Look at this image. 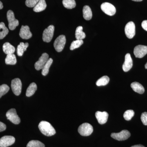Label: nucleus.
<instances>
[{
  "mask_svg": "<svg viewBox=\"0 0 147 147\" xmlns=\"http://www.w3.org/2000/svg\"><path fill=\"white\" fill-rule=\"evenodd\" d=\"M38 128L41 133L47 137H50L56 134L55 128L50 123L46 121H41L38 125Z\"/></svg>",
  "mask_w": 147,
  "mask_h": 147,
  "instance_id": "f257e3e1",
  "label": "nucleus"
},
{
  "mask_svg": "<svg viewBox=\"0 0 147 147\" xmlns=\"http://www.w3.org/2000/svg\"><path fill=\"white\" fill-rule=\"evenodd\" d=\"M78 130L82 136L86 137L92 134L93 131V128L90 123H85L79 126Z\"/></svg>",
  "mask_w": 147,
  "mask_h": 147,
  "instance_id": "f03ea898",
  "label": "nucleus"
},
{
  "mask_svg": "<svg viewBox=\"0 0 147 147\" xmlns=\"http://www.w3.org/2000/svg\"><path fill=\"white\" fill-rule=\"evenodd\" d=\"M7 16L8 21L9 28L11 30H15L16 27L19 25V21L15 18L13 11L11 10H9L7 11Z\"/></svg>",
  "mask_w": 147,
  "mask_h": 147,
  "instance_id": "7ed1b4c3",
  "label": "nucleus"
},
{
  "mask_svg": "<svg viewBox=\"0 0 147 147\" xmlns=\"http://www.w3.org/2000/svg\"><path fill=\"white\" fill-rule=\"evenodd\" d=\"M66 43L65 36L61 35L55 40L54 43L55 50L58 52H61L63 50Z\"/></svg>",
  "mask_w": 147,
  "mask_h": 147,
  "instance_id": "20e7f679",
  "label": "nucleus"
},
{
  "mask_svg": "<svg viewBox=\"0 0 147 147\" xmlns=\"http://www.w3.org/2000/svg\"><path fill=\"white\" fill-rule=\"evenodd\" d=\"M55 27L50 25L44 30L42 34V40L45 42H49L52 40L54 35Z\"/></svg>",
  "mask_w": 147,
  "mask_h": 147,
  "instance_id": "39448f33",
  "label": "nucleus"
},
{
  "mask_svg": "<svg viewBox=\"0 0 147 147\" xmlns=\"http://www.w3.org/2000/svg\"><path fill=\"white\" fill-rule=\"evenodd\" d=\"M6 116L7 119L14 124H18L21 122V119L17 115L16 110L14 108L9 110L6 114Z\"/></svg>",
  "mask_w": 147,
  "mask_h": 147,
  "instance_id": "423d86ee",
  "label": "nucleus"
},
{
  "mask_svg": "<svg viewBox=\"0 0 147 147\" xmlns=\"http://www.w3.org/2000/svg\"><path fill=\"white\" fill-rule=\"evenodd\" d=\"M101 10L109 16H112L115 14V7L112 4L109 3H104L100 6Z\"/></svg>",
  "mask_w": 147,
  "mask_h": 147,
  "instance_id": "0eeeda50",
  "label": "nucleus"
},
{
  "mask_svg": "<svg viewBox=\"0 0 147 147\" xmlns=\"http://www.w3.org/2000/svg\"><path fill=\"white\" fill-rule=\"evenodd\" d=\"M130 132L127 130H123L119 133H113L111 137L113 139L119 141H124L130 137Z\"/></svg>",
  "mask_w": 147,
  "mask_h": 147,
  "instance_id": "6e6552de",
  "label": "nucleus"
},
{
  "mask_svg": "<svg viewBox=\"0 0 147 147\" xmlns=\"http://www.w3.org/2000/svg\"><path fill=\"white\" fill-rule=\"evenodd\" d=\"M22 86L21 80L18 78L13 79L11 81V89L14 94L16 96H18L21 94Z\"/></svg>",
  "mask_w": 147,
  "mask_h": 147,
  "instance_id": "1a4fd4ad",
  "label": "nucleus"
},
{
  "mask_svg": "<svg viewBox=\"0 0 147 147\" xmlns=\"http://www.w3.org/2000/svg\"><path fill=\"white\" fill-rule=\"evenodd\" d=\"M125 32L126 36L129 39L134 37L135 34V26L134 22L130 21L125 26Z\"/></svg>",
  "mask_w": 147,
  "mask_h": 147,
  "instance_id": "9d476101",
  "label": "nucleus"
},
{
  "mask_svg": "<svg viewBox=\"0 0 147 147\" xmlns=\"http://www.w3.org/2000/svg\"><path fill=\"white\" fill-rule=\"evenodd\" d=\"M49 59L48 54L46 53H43L39 58L38 60L35 63V68L37 70L42 69Z\"/></svg>",
  "mask_w": 147,
  "mask_h": 147,
  "instance_id": "9b49d317",
  "label": "nucleus"
},
{
  "mask_svg": "<svg viewBox=\"0 0 147 147\" xmlns=\"http://www.w3.org/2000/svg\"><path fill=\"white\" fill-rule=\"evenodd\" d=\"M134 54L136 57H144L147 54V46L143 45H137L134 47Z\"/></svg>",
  "mask_w": 147,
  "mask_h": 147,
  "instance_id": "f8f14e48",
  "label": "nucleus"
},
{
  "mask_svg": "<svg viewBox=\"0 0 147 147\" xmlns=\"http://www.w3.org/2000/svg\"><path fill=\"white\" fill-rule=\"evenodd\" d=\"M15 139L11 136H5L0 139V147H7L14 144Z\"/></svg>",
  "mask_w": 147,
  "mask_h": 147,
  "instance_id": "ddd939ff",
  "label": "nucleus"
},
{
  "mask_svg": "<svg viewBox=\"0 0 147 147\" xmlns=\"http://www.w3.org/2000/svg\"><path fill=\"white\" fill-rule=\"evenodd\" d=\"M19 36L23 39H28L32 37V34L30 30V28L28 26H21Z\"/></svg>",
  "mask_w": 147,
  "mask_h": 147,
  "instance_id": "4468645a",
  "label": "nucleus"
},
{
  "mask_svg": "<svg viewBox=\"0 0 147 147\" xmlns=\"http://www.w3.org/2000/svg\"><path fill=\"white\" fill-rule=\"evenodd\" d=\"M108 113L106 112H101L97 111L95 113V116L97 119L98 122L100 124H104L107 122L108 121Z\"/></svg>",
  "mask_w": 147,
  "mask_h": 147,
  "instance_id": "2eb2a0df",
  "label": "nucleus"
},
{
  "mask_svg": "<svg viewBox=\"0 0 147 147\" xmlns=\"http://www.w3.org/2000/svg\"><path fill=\"white\" fill-rule=\"evenodd\" d=\"M133 66V61L129 53H127L125 56V60L123 65L122 68L124 71L127 72L129 71Z\"/></svg>",
  "mask_w": 147,
  "mask_h": 147,
  "instance_id": "dca6fc26",
  "label": "nucleus"
},
{
  "mask_svg": "<svg viewBox=\"0 0 147 147\" xmlns=\"http://www.w3.org/2000/svg\"><path fill=\"white\" fill-rule=\"evenodd\" d=\"M131 87L134 92L140 94H142L144 92V88L142 84L138 82H134L131 83Z\"/></svg>",
  "mask_w": 147,
  "mask_h": 147,
  "instance_id": "f3484780",
  "label": "nucleus"
},
{
  "mask_svg": "<svg viewBox=\"0 0 147 147\" xmlns=\"http://www.w3.org/2000/svg\"><path fill=\"white\" fill-rule=\"evenodd\" d=\"M46 7H47V4L45 0H40L39 2L34 7L33 10L35 12H40L45 10Z\"/></svg>",
  "mask_w": 147,
  "mask_h": 147,
  "instance_id": "a211bd4d",
  "label": "nucleus"
},
{
  "mask_svg": "<svg viewBox=\"0 0 147 147\" xmlns=\"http://www.w3.org/2000/svg\"><path fill=\"white\" fill-rule=\"evenodd\" d=\"M3 49L4 53L7 55L13 54L15 51V47L8 42H5L3 44Z\"/></svg>",
  "mask_w": 147,
  "mask_h": 147,
  "instance_id": "6ab92c4d",
  "label": "nucleus"
},
{
  "mask_svg": "<svg viewBox=\"0 0 147 147\" xmlns=\"http://www.w3.org/2000/svg\"><path fill=\"white\" fill-rule=\"evenodd\" d=\"M83 16L85 20H90L92 16V13L91 9L90 8L89 6L88 5H86L84 7L83 9Z\"/></svg>",
  "mask_w": 147,
  "mask_h": 147,
  "instance_id": "aec40b11",
  "label": "nucleus"
},
{
  "mask_svg": "<svg viewBox=\"0 0 147 147\" xmlns=\"http://www.w3.org/2000/svg\"><path fill=\"white\" fill-rule=\"evenodd\" d=\"M28 46L29 44L28 42H26L25 43L23 42H21L17 47V55L20 57L23 56L24 52L26 50L27 47H28Z\"/></svg>",
  "mask_w": 147,
  "mask_h": 147,
  "instance_id": "412c9836",
  "label": "nucleus"
},
{
  "mask_svg": "<svg viewBox=\"0 0 147 147\" xmlns=\"http://www.w3.org/2000/svg\"><path fill=\"white\" fill-rule=\"evenodd\" d=\"M37 88L36 84L34 83H32L27 88L26 95L28 97H30L34 94Z\"/></svg>",
  "mask_w": 147,
  "mask_h": 147,
  "instance_id": "4be33fe9",
  "label": "nucleus"
},
{
  "mask_svg": "<svg viewBox=\"0 0 147 147\" xmlns=\"http://www.w3.org/2000/svg\"><path fill=\"white\" fill-rule=\"evenodd\" d=\"M5 63L7 65H14L17 62L16 56L13 54H8L7 55L5 59Z\"/></svg>",
  "mask_w": 147,
  "mask_h": 147,
  "instance_id": "5701e85b",
  "label": "nucleus"
},
{
  "mask_svg": "<svg viewBox=\"0 0 147 147\" xmlns=\"http://www.w3.org/2000/svg\"><path fill=\"white\" fill-rule=\"evenodd\" d=\"M8 32V29L5 26L4 23L3 22L0 23V39L4 38Z\"/></svg>",
  "mask_w": 147,
  "mask_h": 147,
  "instance_id": "b1692460",
  "label": "nucleus"
},
{
  "mask_svg": "<svg viewBox=\"0 0 147 147\" xmlns=\"http://www.w3.org/2000/svg\"><path fill=\"white\" fill-rule=\"evenodd\" d=\"M83 29L82 26H79L76 28L75 32V37L77 40H83L86 38V34L83 31Z\"/></svg>",
  "mask_w": 147,
  "mask_h": 147,
  "instance_id": "393cba45",
  "label": "nucleus"
},
{
  "mask_svg": "<svg viewBox=\"0 0 147 147\" xmlns=\"http://www.w3.org/2000/svg\"><path fill=\"white\" fill-rule=\"evenodd\" d=\"M53 63V59L52 58H50L42 69V75L45 76L47 75V74L49 72V69Z\"/></svg>",
  "mask_w": 147,
  "mask_h": 147,
  "instance_id": "a878e982",
  "label": "nucleus"
},
{
  "mask_svg": "<svg viewBox=\"0 0 147 147\" xmlns=\"http://www.w3.org/2000/svg\"><path fill=\"white\" fill-rule=\"evenodd\" d=\"M63 4L64 7L68 9H71L76 7V2L74 0H63Z\"/></svg>",
  "mask_w": 147,
  "mask_h": 147,
  "instance_id": "bb28decb",
  "label": "nucleus"
},
{
  "mask_svg": "<svg viewBox=\"0 0 147 147\" xmlns=\"http://www.w3.org/2000/svg\"><path fill=\"white\" fill-rule=\"evenodd\" d=\"M109 81H110V78L108 76H103L97 80L96 82V85L98 86H106L109 83Z\"/></svg>",
  "mask_w": 147,
  "mask_h": 147,
  "instance_id": "cd10ccee",
  "label": "nucleus"
},
{
  "mask_svg": "<svg viewBox=\"0 0 147 147\" xmlns=\"http://www.w3.org/2000/svg\"><path fill=\"white\" fill-rule=\"evenodd\" d=\"M27 147H45V145L37 140H32L28 143Z\"/></svg>",
  "mask_w": 147,
  "mask_h": 147,
  "instance_id": "c85d7f7f",
  "label": "nucleus"
},
{
  "mask_svg": "<svg viewBox=\"0 0 147 147\" xmlns=\"http://www.w3.org/2000/svg\"><path fill=\"white\" fill-rule=\"evenodd\" d=\"M84 43L83 40H76L71 42L70 47V50H73L76 48H79Z\"/></svg>",
  "mask_w": 147,
  "mask_h": 147,
  "instance_id": "c756f323",
  "label": "nucleus"
},
{
  "mask_svg": "<svg viewBox=\"0 0 147 147\" xmlns=\"http://www.w3.org/2000/svg\"><path fill=\"white\" fill-rule=\"evenodd\" d=\"M134 112L133 110H126L123 114V117L126 121H129L134 117Z\"/></svg>",
  "mask_w": 147,
  "mask_h": 147,
  "instance_id": "7c9ffc66",
  "label": "nucleus"
},
{
  "mask_svg": "<svg viewBox=\"0 0 147 147\" xmlns=\"http://www.w3.org/2000/svg\"><path fill=\"white\" fill-rule=\"evenodd\" d=\"M9 90V87L6 84H3L0 86V98L6 94Z\"/></svg>",
  "mask_w": 147,
  "mask_h": 147,
  "instance_id": "2f4dec72",
  "label": "nucleus"
},
{
  "mask_svg": "<svg viewBox=\"0 0 147 147\" xmlns=\"http://www.w3.org/2000/svg\"><path fill=\"white\" fill-rule=\"evenodd\" d=\"M40 0H26V5L29 7H34Z\"/></svg>",
  "mask_w": 147,
  "mask_h": 147,
  "instance_id": "473e14b6",
  "label": "nucleus"
},
{
  "mask_svg": "<svg viewBox=\"0 0 147 147\" xmlns=\"http://www.w3.org/2000/svg\"><path fill=\"white\" fill-rule=\"evenodd\" d=\"M141 120L143 124L147 125V113L144 112L142 114L141 117Z\"/></svg>",
  "mask_w": 147,
  "mask_h": 147,
  "instance_id": "72a5a7b5",
  "label": "nucleus"
},
{
  "mask_svg": "<svg viewBox=\"0 0 147 147\" xmlns=\"http://www.w3.org/2000/svg\"><path fill=\"white\" fill-rule=\"evenodd\" d=\"M6 129V126L5 124L0 121V132L4 131Z\"/></svg>",
  "mask_w": 147,
  "mask_h": 147,
  "instance_id": "f704fd0d",
  "label": "nucleus"
},
{
  "mask_svg": "<svg viewBox=\"0 0 147 147\" xmlns=\"http://www.w3.org/2000/svg\"><path fill=\"white\" fill-rule=\"evenodd\" d=\"M142 28L147 31V20H145L142 22Z\"/></svg>",
  "mask_w": 147,
  "mask_h": 147,
  "instance_id": "c9c22d12",
  "label": "nucleus"
},
{
  "mask_svg": "<svg viewBox=\"0 0 147 147\" xmlns=\"http://www.w3.org/2000/svg\"><path fill=\"white\" fill-rule=\"evenodd\" d=\"M131 147H145L143 145L139 144V145H134V146H132Z\"/></svg>",
  "mask_w": 147,
  "mask_h": 147,
  "instance_id": "e433bc0d",
  "label": "nucleus"
},
{
  "mask_svg": "<svg viewBox=\"0 0 147 147\" xmlns=\"http://www.w3.org/2000/svg\"><path fill=\"white\" fill-rule=\"evenodd\" d=\"M3 6L2 3L0 1V9H3Z\"/></svg>",
  "mask_w": 147,
  "mask_h": 147,
  "instance_id": "4c0bfd02",
  "label": "nucleus"
},
{
  "mask_svg": "<svg viewBox=\"0 0 147 147\" xmlns=\"http://www.w3.org/2000/svg\"><path fill=\"white\" fill-rule=\"evenodd\" d=\"M132 1H134L140 2L142 1L143 0H132Z\"/></svg>",
  "mask_w": 147,
  "mask_h": 147,
  "instance_id": "58836bf2",
  "label": "nucleus"
},
{
  "mask_svg": "<svg viewBox=\"0 0 147 147\" xmlns=\"http://www.w3.org/2000/svg\"><path fill=\"white\" fill-rule=\"evenodd\" d=\"M145 68L146 69H147V63L146 64L145 66Z\"/></svg>",
  "mask_w": 147,
  "mask_h": 147,
  "instance_id": "ea45409f",
  "label": "nucleus"
}]
</instances>
